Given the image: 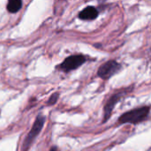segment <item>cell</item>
I'll use <instances>...</instances> for the list:
<instances>
[{"label":"cell","instance_id":"cell-3","mask_svg":"<svg viewBox=\"0 0 151 151\" xmlns=\"http://www.w3.org/2000/svg\"><path fill=\"white\" fill-rule=\"evenodd\" d=\"M122 69L121 64L116 60H109L99 66L97 70V76L102 80H109L117 74Z\"/></svg>","mask_w":151,"mask_h":151},{"label":"cell","instance_id":"cell-4","mask_svg":"<svg viewBox=\"0 0 151 151\" xmlns=\"http://www.w3.org/2000/svg\"><path fill=\"white\" fill-rule=\"evenodd\" d=\"M87 61V58L83 55H72L67 57L59 65L58 68L65 72V73H69L71 71L76 70L79 67H81L82 65L85 64Z\"/></svg>","mask_w":151,"mask_h":151},{"label":"cell","instance_id":"cell-7","mask_svg":"<svg viewBox=\"0 0 151 151\" xmlns=\"http://www.w3.org/2000/svg\"><path fill=\"white\" fill-rule=\"evenodd\" d=\"M22 6V0H8L6 8L7 11L11 13L18 12Z\"/></svg>","mask_w":151,"mask_h":151},{"label":"cell","instance_id":"cell-1","mask_svg":"<svg viewBox=\"0 0 151 151\" xmlns=\"http://www.w3.org/2000/svg\"><path fill=\"white\" fill-rule=\"evenodd\" d=\"M150 106H142V107L134 108L133 110H130L121 114L118 119V123L119 125H123V124L137 125L146 120L150 115Z\"/></svg>","mask_w":151,"mask_h":151},{"label":"cell","instance_id":"cell-8","mask_svg":"<svg viewBox=\"0 0 151 151\" xmlns=\"http://www.w3.org/2000/svg\"><path fill=\"white\" fill-rule=\"evenodd\" d=\"M58 97H59V94H58V93H54V94H52V96H50V97L49 98L48 104H50V105L55 104L57 103Z\"/></svg>","mask_w":151,"mask_h":151},{"label":"cell","instance_id":"cell-2","mask_svg":"<svg viewBox=\"0 0 151 151\" xmlns=\"http://www.w3.org/2000/svg\"><path fill=\"white\" fill-rule=\"evenodd\" d=\"M130 88H123L119 91H117L116 93H114L113 95L111 96V97L108 99V101L106 102L104 107V119H103V124H105L111 118V113L114 110L115 105L120 101V99L127 95L129 91H130Z\"/></svg>","mask_w":151,"mask_h":151},{"label":"cell","instance_id":"cell-6","mask_svg":"<svg viewBox=\"0 0 151 151\" xmlns=\"http://www.w3.org/2000/svg\"><path fill=\"white\" fill-rule=\"evenodd\" d=\"M99 16V11L95 6H87L79 12V19L81 20L91 21L97 19Z\"/></svg>","mask_w":151,"mask_h":151},{"label":"cell","instance_id":"cell-9","mask_svg":"<svg viewBox=\"0 0 151 151\" xmlns=\"http://www.w3.org/2000/svg\"><path fill=\"white\" fill-rule=\"evenodd\" d=\"M50 151H58V148L57 147H52Z\"/></svg>","mask_w":151,"mask_h":151},{"label":"cell","instance_id":"cell-5","mask_svg":"<svg viewBox=\"0 0 151 151\" xmlns=\"http://www.w3.org/2000/svg\"><path fill=\"white\" fill-rule=\"evenodd\" d=\"M44 123H45V118L43 116L39 115L36 118V119L35 120V122H34V124H33V126H32V127H31V129H30L25 142H24V144H23L24 145L23 146L24 150H28L29 146L32 144V142H34L35 137L41 133V131H42V127L44 126Z\"/></svg>","mask_w":151,"mask_h":151}]
</instances>
